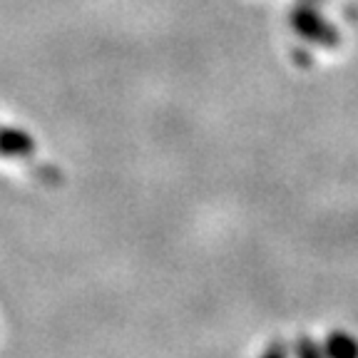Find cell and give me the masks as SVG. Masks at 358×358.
<instances>
[{
	"label": "cell",
	"mask_w": 358,
	"mask_h": 358,
	"mask_svg": "<svg viewBox=\"0 0 358 358\" xmlns=\"http://www.w3.org/2000/svg\"><path fill=\"white\" fill-rule=\"evenodd\" d=\"M35 145L25 132H17L10 127H0V155L6 157H30Z\"/></svg>",
	"instance_id": "cell-1"
},
{
	"label": "cell",
	"mask_w": 358,
	"mask_h": 358,
	"mask_svg": "<svg viewBox=\"0 0 358 358\" xmlns=\"http://www.w3.org/2000/svg\"><path fill=\"white\" fill-rule=\"evenodd\" d=\"M326 358H358V343L346 334H331L324 343Z\"/></svg>",
	"instance_id": "cell-2"
},
{
	"label": "cell",
	"mask_w": 358,
	"mask_h": 358,
	"mask_svg": "<svg viewBox=\"0 0 358 358\" xmlns=\"http://www.w3.org/2000/svg\"><path fill=\"white\" fill-rule=\"evenodd\" d=\"M296 356L299 358H324V351L313 341H308V338H301V341L296 343Z\"/></svg>",
	"instance_id": "cell-3"
},
{
	"label": "cell",
	"mask_w": 358,
	"mask_h": 358,
	"mask_svg": "<svg viewBox=\"0 0 358 358\" xmlns=\"http://www.w3.org/2000/svg\"><path fill=\"white\" fill-rule=\"evenodd\" d=\"M262 358H286V348H284V346H279V343H274V346L268 348V351L264 353Z\"/></svg>",
	"instance_id": "cell-4"
}]
</instances>
